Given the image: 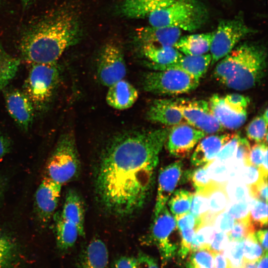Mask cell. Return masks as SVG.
I'll list each match as a JSON object with an SVG mask.
<instances>
[{"label":"cell","mask_w":268,"mask_h":268,"mask_svg":"<svg viewBox=\"0 0 268 268\" xmlns=\"http://www.w3.org/2000/svg\"><path fill=\"white\" fill-rule=\"evenodd\" d=\"M170 129L122 133L106 145L96 171L95 188L106 211L125 217L145 206Z\"/></svg>","instance_id":"obj_1"},{"label":"cell","mask_w":268,"mask_h":268,"mask_svg":"<svg viewBox=\"0 0 268 268\" xmlns=\"http://www.w3.org/2000/svg\"><path fill=\"white\" fill-rule=\"evenodd\" d=\"M80 36L78 20L69 7L53 8L31 21L22 28L18 48L30 65L58 62Z\"/></svg>","instance_id":"obj_2"},{"label":"cell","mask_w":268,"mask_h":268,"mask_svg":"<svg viewBox=\"0 0 268 268\" xmlns=\"http://www.w3.org/2000/svg\"><path fill=\"white\" fill-rule=\"evenodd\" d=\"M216 64L213 73L216 80L235 90H247L260 83L265 76L267 49L261 44L244 43Z\"/></svg>","instance_id":"obj_3"},{"label":"cell","mask_w":268,"mask_h":268,"mask_svg":"<svg viewBox=\"0 0 268 268\" xmlns=\"http://www.w3.org/2000/svg\"><path fill=\"white\" fill-rule=\"evenodd\" d=\"M150 26L169 27L190 32L199 29L208 19V11L200 0H174L148 16Z\"/></svg>","instance_id":"obj_4"},{"label":"cell","mask_w":268,"mask_h":268,"mask_svg":"<svg viewBox=\"0 0 268 268\" xmlns=\"http://www.w3.org/2000/svg\"><path fill=\"white\" fill-rule=\"evenodd\" d=\"M30 65L22 91L35 111L45 112L50 107L59 84L60 68L58 62Z\"/></svg>","instance_id":"obj_5"},{"label":"cell","mask_w":268,"mask_h":268,"mask_svg":"<svg viewBox=\"0 0 268 268\" xmlns=\"http://www.w3.org/2000/svg\"><path fill=\"white\" fill-rule=\"evenodd\" d=\"M81 164L72 132L61 135L46 164V176L63 185L76 179Z\"/></svg>","instance_id":"obj_6"},{"label":"cell","mask_w":268,"mask_h":268,"mask_svg":"<svg viewBox=\"0 0 268 268\" xmlns=\"http://www.w3.org/2000/svg\"><path fill=\"white\" fill-rule=\"evenodd\" d=\"M200 80L175 69L149 71L143 76L142 85L147 92L167 95L189 93L197 88Z\"/></svg>","instance_id":"obj_7"},{"label":"cell","mask_w":268,"mask_h":268,"mask_svg":"<svg viewBox=\"0 0 268 268\" xmlns=\"http://www.w3.org/2000/svg\"><path fill=\"white\" fill-rule=\"evenodd\" d=\"M255 32L256 30L248 26L241 16L220 20L214 31L209 51L211 57L210 66L229 54L241 39Z\"/></svg>","instance_id":"obj_8"},{"label":"cell","mask_w":268,"mask_h":268,"mask_svg":"<svg viewBox=\"0 0 268 268\" xmlns=\"http://www.w3.org/2000/svg\"><path fill=\"white\" fill-rule=\"evenodd\" d=\"M176 221L166 205L153 216L149 233L144 243L155 246L160 254L162 264L165 266L176 253L177 246L172 240L177 229Z\"/></svg>","instance_id":"obj_9"},{"label":"cell","mask_w":268,"mask_h":268,"mask_svg":"<svg viewBox=\"0 0 268 268\" xmlns=\"http://www.w3.org/2000/svg\"><path fill=\"white\" fill-rule=\"evenodd\" d=\"M173 105L187 124L206 134L224 131V128L213 115L208 102L180 98L173 100Z\"/></svg>","instance_id":"obj_10"},{"label":"cell","mask_w":268,"mask_h":268,"mask_svg":"<svg viewBox=\"0 0 268 268\" xmlns=\"http://www.w3.org/2000/svg\"><path fill=\"white\" fill-rule=\"evenodd\" d=\"M127 72L123 51L113 43L105 45L99 55L97 77L100 83L109 87L124 79Z\"/></svg>","instance_id":"obj_11"},{"label":"cell","mask_w":268,"mask_h":268,"mask_svg":"<svg viewBox=\"0 0 268 268\" xmlns=\"http://www.w3.org/2000/svg\"><path fill=\"white\" fill-rule=\"evenodd\" d=\"M206 134L187 123L172 126L166 141L169 153L178 158L187 157Z\"/></svg>","instance_id":"obj_12"},{"label":"cell","mask_w":268,"mask_h":268,"mask_svg":"<svg viewBox=\"0 0 268 268\" xmlns=\"http://www.w3.org/2000/svg\"><path fill=\"white\" fill-rule=\"evenodd\" d=\"M6 109L17 126L27 132L32 127L35 110L29 98L16 88H5L2 91Z\"/></svg>","instance_id":"obj_13"},{"label":"cell","mask_w":268,"mask_h":268,"mask_svg":"<svg viewBox=\"0 0 268 268\" xmlns=\"http://www.w3.org/2000/svg\"><path fill=\"white\" fill-rule=\"evenodd\" d=\"M62 185L45 176L35 194V208L42 222H48L56 210Z\"/></svg>","instance_id":"obj_14"},{"label":"cell","mask_w":268,"mask_h":268,"mask_svg":"<svg viewBox=\"0 0 268 268\" xmlns=\"http://www.w3.org/2000/svg\"><path fill=\"white\" fill-rule=\"evenodd\" d=\"M183 166L182 161L178 160L159 170L153 216L157 215L166 205L182 175Z\"/></svg>","instance_id":"obj_15"},{"label":"cell","mask_w":268,"mask_h":268,"mask_svg":"<svg viewBox=\"0 0 268 268\" xmlns=\"http://www.w3.org/2000/svg\"><path fill=\"white\" fill-rule=\"evenodd\" d=\"M208 103L213 115L224 129L237 130L246 121L247 110L234 109L225 102L223 97L217 94L213 95Z\"/></svg>","instance_id":"obj_16"},{"label":"cell","mask_w":268,"mask_h":268,"mask_svg":"<svg viewBox=\"0 0 268 268\" xmlns=\"http://www.w3.org/2000/svg\"><path fill=\"white\" fill-rule=\"evenodd\" d=\"M235 133L212 134L203 137L198 144L191 158L195 166H202L212 161L222 147Z\"/></svg>","instance_id":"obj_17"},{"label":"cell","mask_w":268,"mask_h":268,"mask_svg":"<svg viewBox=\"0 0 268 268\" xmlns=\"http://www.w3.org/2000/svg\"><path fill=\"white\" fill-rule=\"evenodd\" d=\"M211 61L210 54L199 56L184 55L175 63L163 66H152L149 67L155 70L175 69L181 70L196 79H200L206 73Z\"/></svg>","instance_id":"obj_18"},{"label":"cell","mask_w":268,"mask_h":268,"mask_svg":"<svg viewBox=\"0 0 268 268\" xmlns=\"http://www.w3.org/2000/svg\"><path fill=\"white\" fill-rule=\"evenodd\" d=\"M182 30L169 27H141L137 29V38L141 45L152 44L173 46L181 36Z\"/></svg>","instance_id":"obj_19"},{"label":"cell","mask_w":268,"mask_h":268,"mask_svg":"<svg viewBox=\"0 0 268 268\" xmlns=\"http://www.w3.org/2000/svg\"><path fill=\"white\" fill-rule=\"evenodd\" d=\"M150 122L167 126H174L184 120L181 113L173 105V99H158L153 101L146 113Z\"/></svg>","instance_id":"obj_20"},{"label":"cell","mask_w":268,"mask_h":268,"mask_svg":"<svg viewBox=\"0 0 268 268\" xmlns=\"http://www.w3.org/2000/svg\"><path fill=\"white\" fill-rule=\"evenodd\" d=\"M138 95L136 88L123 79L109 87L106 100L110 107L122 110L131 107L136 101Z\"/></svg>","instance_id":"obj_21"},{"label":"cell","mask_w":268,"mask_h":268,"mask_svg":"<svg viewBox=\"0 0 268 268\" xmlns=\"http://www.w3.org/2000/svg\"><path fill=\"white\" fill-rule=\"evenodd\" d=\"M208 199V209L201 217L204 224H213L215 216L225 211L229 203V199L223 184L213 181L202 192Z\"/></svg>","instance_id":"obj_22"},{"label":"cell","mask_w":268,"mask_h":268,"mask_svg":"<svg viewBox=\"0 0 268 268\" xmlns=\"http://www.w3.org/2000/svg\"><path fill=\"white\" fill-rule=\"evenodd\" d=\"M78 265L79 268H109L105 244L99 239L91 240L79 255Z\"/></svg>","instance_id":"obj_23"},{"label":"cell","mask_w":268,"mask_h":268,"mask_svg":"<svg viewBox=\"0 0 268 268\" xmlns=\"http://www.w3.org/2000/svg\"><path fill=\"white\" fill-rule=\"evenodd\" d=\"M214 31L181 36L174 47L183 55L199 56L210 51Z\"/></svg>","instance_id":"obj_24"},{"label":"cell","mask_w":268,"mask_h":268,"mask_svg":"<svg viewBox=\"0 0 268 268\" xmlns=\"http://www.w3.org/2000/svg\"><path fill=\"white\" fill-rule=\"evenodd\" d=\"M61 215L64 218L77 226L79 236H84V203L80 196L75 191L69 190L67 192Z\"/></svg>","instance_id":"obj_25"},{"label":"cell","mask_w":268,"mask_h":268,"mask_svg":"<svg viewBox=\"0 0 268 268\" xmlns=\"http://www.w3.org/2000/svg\"><path fill=\"white\" fill-rule=\"evenodd\" d=\"M143 54L149 61L148 67L163 66L175 63L183 54L173 46H165L152 44L141 45Z\"/></svg>","instance_id":"obj_26"},{"label":"cell","mask_w":268,"mask_h":268,"mask_svg":"<svg viewBox=\"0 0 268 268\" xmlns=\"http://www.w3.org/2000/svg\"><path fill=\"white\" fill-rule=\"evenodd\" d=\"M55 235L57 246L62 251L67 250L74 246L79 236L77 226L58 214L55 215Z\"/></svg>","instance_id":"obj_27"},{"label":"cell","mask_w":268,"mask_h":268,"mask_svg":"<svg viewBox=\"0 0 268 268\" xmlns=\"http://www.w3.org/2000/svg\"><path fill=\"white\" fill-rule=\"evenodd\" d=\"M20 64V60L6 52L0 41V93L16 75Z\"/></svg>","instance_id":"obj_28"},{"label":"cell","mask_w":268,"mask_h":268,"mask_svg":"<svg viewBox=\"0 0 268 268\" xmlns=\"http://www.w3.org/2000/svg\"><path fill=\"white\" fill-rule=\"evenodd\" d=\"M193 193L184 189H179L173 193L168 205L173 217L188 213L190 209Z\"/></svg>","instance_id":"obj_29"},{"label":"cell","mask_w":268,"mask_h":268,"mask_svg":"<svg viewBox=\"0 0 268 268\" xmlns=\"http://www.w3.org/2000/svg\"><path fill=\"white\" fill-rule=\"evenodd\" d=\"M267 124L263 115L253 119L246 129V135L248 139L256 143H267Z\"/></svg>","instance_id":"obj_30"},{"label":"cell","mask_w":268,"mask_h":268,"mask_svg":"<svg viewBox=\"0 0 268 268\" xmlns=\"http://www.w3.org/2000/svg\"><path fill=\"white\" fill-rule=\"evenodd\" d=\"M223 254L227 261L228 268H244L243 240L230 241L223 251Z\"/></svg>","instance_id":"obj_31"},{"label":"cell","mask_w":268,"mask_h":268,"mask_svg":"<svg viewBox=\"0 0 268 268\" xmlns=\"http://www.w3.org/2000/svg\"><path fill=\"white\" fill-rule=\"evenodd\" d=\"M216 231L212 224L201 225L195 231L192 242L191 252L208 248Z\"/></svg>","instance_id":"obj_32"},{"label":"cell","mask_w":268,"mask_h":268,"mask_svg":"<svg viewBox=\"0 0 268 268\" xmlns=\"http://www.w3.org/2000/svg\"><path fill=\"white\" fill-rule=\"evenodd\" d=\"M251 202L249 218L250 222L256 229L267 226V203L253 198Z\"/></svg>","instance_id":"obj_33"},{"label":"cell","mask_w":268,"mask_h":268,"mask_svg":"<svg viewBox=\"0 0 268 268\" xmlns=\"http://www.w3.org/2000/svg\"><path fill=\"white\" fill-rule=\"evenodd\" d=\"M209 162L202 167L189 171L185 174L186 179L191 180L196 193L202 192L213 182L210 179L207 173V167Z\"/></svg>","instance_id":"obj_34"},{"label":"cell","mask_w":268,"mask_h":268,"mask_svg":"<svg viewBox=\"0 0 268 268\" xmlns=\"http://www.w3.org/2000/svg\"><path fill=\"white\" fill-rule=\"evenodd\" d=\"M243 245L245 262H257L265 252L256 238L255 233L243 240Z\"/></svg>","instance_id":"obj_35"},{"label":"cell","mask_w":268,"mask_h":268,"mask_svg":"<svg viewBox=\"0 0 268 268\" xmlns=\"http://www.w3.org/2000/svg\"><path fill=\"white\" fill-rule=\"evenodd\" d=\"M226 193L231 202H236L251 198L248 187L239 178H233L228 183Z\"/></svg>","instance_id":"obj_36"},{"label":"cell","mask_w":268,"mask_h":268,"mask_svg":"<svg viewBox=\"0 0 268 268\" xmlns=\"http://www.w3.org/2000/svg\"><path fill=\"white\" fill-rule=\"evenodd\" d=\"M15 257V248L11 240L0 233V268H10Z\"/></svg>","instance_id":"obj_37"},{"label":"cell","mask_w":268,"mask_h":268,"mask_svg":"<svg viewBox=\"0 0 268 268\" xmlns=\"http://www.w3.org/2000/svg\"><path fill=\"white\" fill-rule=\"evenodd\" d=\"M255 230L249 217L237 220L232 229L227 234L230 241H240L244 240L250 234L254 233Z\"/></svg>","instance_id":"obj_38"},{"label":"cell","mask_w":268,"mask_h":268,"mask_svg":"<svg viewBox=\"0 0 268 268\" xmlns=\"http://www.w3.org/2000/svg\"><path fill=\"white\" fill-rule=\"evenodd\" d=\"M207 173L211 180L221 184L230 178L228 163L216 159L209 163Z\"/></svg>","instance_id":"obj_39"},{"label":"cell","mask_w":268,"mask_h":268,"mask_svg":"<svg viewBox=\"0 0 268 268\" xmlns=\"http://www.w3.org/2000/svg\"><path fill=\"white\" fill-rule=\"evenodd\" d=\"M190 263L195 267L212 268L214 266V253L202 248L192 252Z\"/></svg>","instance_id":"obj_40"},{"label":"cell","mask_w":268,"mask_h":268,"mask_svg":"<svg viewBox=\"0 0 268 268\" xmlns=\"http://www.w3.org/2000/svg\"><path fill=\"white\" fill-rule=\"evenodd\" d=\"M237 176L248 187L256 184L263 178H268L259 168L251 165H244Z\"/></svg>","instance_id":"obj_41"},{"label":"cell","mask_w":268,"mask_h":268,"mask_svg":"<svg viewBox=\"0 0 268 268\" xmlns=\"http://www.w3.org/2000/svg\"><path fill=\"white\" fill-rule=\"evenodd\" d=\"M252 198L248 200L236 202H231L228 204L226 209L227 212L234 218L241 220L249 217L251 202Z\"/></svg>","instance_id":"obj_42"},{"label":"cell","mask_w":268,"mask_h":268,"mask_svg":"<svg viewBox=\"0 0 268 268\" xmlns=\"http://www.w3.org/2000/svg\"><path fill=\"white\" fill-rule=\"evenodd\" d=\"M208 209V202L207 197L202 193L193 194L190 213L197 218H201L205 214Z\"/></svg>","instance_id":"obj_43"},{"label":"cell","mask_w":268,"mask_h":268,"mask_svg":"<svg viewBox=\"0 0 268 268\" xmlns=\"http://www.w3.org/2000/svg\"><path fill=\"white\" fill-rule=\"evenodd\" d=\"M240 134L235 133L234 136L220 149L215 158L216 160L227 162L232 159L235 154Z\"/></svg>","instance_id":"obj_44"},{"label":"cell","mask_w":268,"mask_h":268,"mask_svg":"<svg viewBox=\"0 0 268 268\" xmlns=\"http://www.w3.org/2000/svg\"><path fill=\"white\" fill-rule=\"evenodd\" d=\"M268 153L267 143H255L251 147L247 164L258 168L262 166L264 156Z\"/></svg>","instance_id":"obj_45"},{"label":"cell","mask_w":268,"mask_h":268,"mask_svg":"<svg viewBox=\"0 0 268 268\" xmlns=\"http://www.w3.org/2000/svg\"><path fill=\"white\" fill-rule=\"evenodd\" d=\"M234 219L227 212L223 211L215 217L213 225L216 231L228 233L233 228Z\"/></svg>","instance_id":"obj_46"},{"label":"cell","mask_w":268,"mask_h":268,"mask_svg":"<svg viewBox=\"0 0 268 268\" xmlns=\"http://www.w3.org/2000/svg\"><path fill=\"white\" fill-rule=\"evenodd\" d=\"M179 231L186 229H194L196 230L201 225V218H197L191 213L174 217Z\"/></svg>","instance_id":"obj_47"},{"label":"cell","mask_w":268,"mask_h":268,"mask_svg":"<svg viewBox=\"0 0 268 268\" xmlns=\"http://www.w3.org/2000/svg\"><path fill=\"white\" fill-rule=\"evenodd\" d=\"M248 188L252 198L268 202V178H263Z\"/></svg>","instance_id":"obj_48"},{"label":"cell","mask_w":268,"mask_h":268,"mask_svg":"<svg viewBox=\"0 0 268 268\" xmlns=\"http://www.w3.org/2000/svg\"><path fill=\"white\" fill-rule=\"evenodd\" d=\"M225 102L238 111L246 110L250 103L249 97L239 93H231L223 97Z\"/></svg>","instance_id":"obj_49"},{"label":"cell","mask_w":268,"mask_h":268,"mask_svg":"<svg viewBox=\"0 0 268 268\" xmlns=\"http://www.w3.org/2000/svg\"><path fill=\"white\" fill-rule=\"evenodd\" d=\"M196 230L186 229L180 231L181 235V247L178 254L181 258L185 259L191 252L192 242Z\"/></svg>","instance_id":"obj_50"},{"label":"cell","mask_w":268,"mask_h":268,"mask_svg":"<svg viewBox=\"0 0 268 268\" xmlns=\"http://www.w3.org/2000/svg\"><path fill=\"white\" fill-rule=\"evenodd\" d=\"M250 150L251 146L248 140L240 136L236 153L233 158L243 163L246 165L247 164Z\"/></svg>","instance_id":"obj_51"},{"label":"cell","mask_w":268,"mask_h":268,"mask_svg":"<svg viewBox=\"0 0 268 268\" xmlns=\"http://www.w3.org/2000/svg\"><path fill=\"white\" fill-rule=\"evenodd\" d=\"M229 241L226 233L216 231L208 249L213 253L222 252L229 243Z\"/></svg>","instance_id":"obj_52"},{"label":"cell","mask_w":268,"mask_h":268,"mask_svg":"<svg viewBox=\"0 0 268 268\" xmlns=\"http://www.w3.org/2000/svg\"><path fill=\"white\" fill-rule=\"evenodd\" d=\"M135 260L137 268H159L153 257L142 252H138Z\"/></svg>","instance_id":"obj_53"},{"label":"cell","mask_w":268,"mask_h":268,"mask_svg":"<svg viewBox=\"0 0 268 268\" xmlns=\"http://www.w3.org/2000/svg\"><path fill=\"white\" fill-rule=\"evenodd\" d=\"M113 268H137L135 258L121 256L115 260Z\"/></svg>","instance_id":"obj_54"},{"label":"cell","mask_w":268,"mask_h":268,"mask_svg":"<svg viewBox=\"0 0 268 268\" xmlns=\"http://www.w3.org/2000/svg\"><path fill=\"white\" fill-rule=\"evenodd\" d=\"M11 145L9 137L0 132V161L9 152Z\"/></svg>","instance_id":"obj_55"},{"label":"cell","mask_w":268,"mask_h":268,"mask_svg":"<svg viewBox=\"0 0 268 268\" xmlns=\"http://www.w3.org/2000/svg\"><path fill=\"white\" fill-rule=\"evenodd\" d=\"M256 238L261 244L265 252L268 250V231L267 229L260 230L255 233Z\"/></svg>","instance_id":"obj_56"},{"label":"cell","mask_w":268,"mask_h":268,"mask_svg":"<svg viewBox=\"0 0 268 268\" xmlns=\"http://www.w3.org/2000/svg\"><path fill=\"white\" fill-rule=\"evenodd\" d=\"M215 268H228L227 261L221 252L214 253Z\"/></svg>","instance_id":"obj_57"},{"label":"cell","mask_w":268,"mask_h":268,"mask_svg":"<svg viewBox=\"0 0 268 268\" xmlns=\"http://www.w3.org/2000/svg\"><path fill=\"white\" fill-rule=\"evenodd\" d=\"M256 268H268V253L265 252L258 260Z\"/></svg>","instance_id":"obj_58"},{"label":"cell","mask_w":268,"mask_h":268,"mask_svg":"<svg viewBox=\"0 0 268 268\" xmlns=\"http://www.w3.org/2000/svg\"><path fill=\"white\" fill-rule=\"evenodd\" d=\"M23 7L26 8L32 5L36 0H20Z\"/></svg>","instance_id":"obj_59"},{"label":"cell","mask_w":268,"mask_h":268,"mask_svg":"<svg viewBox=\"0 0 268 268\" xmlns=\"http://www.w3.org/2000/svg\"><path fill=\"white\" fill-rule=\"evenodd\" d=\"M3 192V185L2 180L0 179V201L2 199Z\"/></svg>","instance_id":"obj_60"},{"label":"cell","mask_w":268,"mask_h":268,"mask_svg":"<svg viewBox=\"0 0 268 268\" xmlns=\"http://www.w3.org/2000/svg\"><path fill=\"white\" fill-rule=\"evenodd\" d=\"M162 1H164L168 3H172L174 0H161Z\"/></svg>","instance_id":"obj_61"},{"label":"cell","mask_w":268,"mask_h":268,"mask_svg":"<svg viewBox=\"0 0 268 268\" xmlns=\"http://www.w3.org/2000/svg\"><path fill=\"white\" fill-rule=\"evenodd\" d=\"M188 266L189 267V268H194V267L189 263L188 264Z\"/></svg>","instance_id":"obj_62"},{"label":"cell","mask_w":268,"mask_h":268,"mask_svg":"<svg viewBox=\"0 0 268 268\" xmlns=\"http://www.w3.org/2000/svg\"><path fill=\"white\" fill-rule=\"evenodd\" d=\"M190 264V263H189ZM194 267V266H193ZM194 268H199V267H194Z\"/></svg>","instance_id":"obj_63"}]
</instances>
